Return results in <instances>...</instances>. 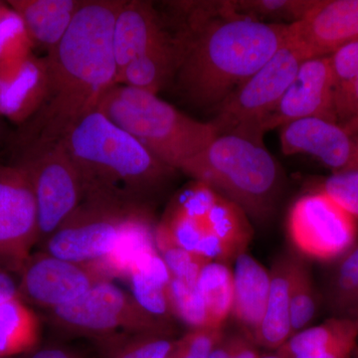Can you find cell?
Instances as JSON below:
<instances>
[{"mask_svg": "<svg viewBox=\"0 0 358 358\" xmlns=\"http://www.w3.org/2000/svg\"><path fill=\"white\" fill-rule=\"evenodd\" d=\"M124 1L86 0L63 39L47 52L44 101L21 124L15 147L64 140L117 84L113 28Z\"/></svg>", "mask_w": 358, "mask_h": 358, "instance_id": "6da1fadb", "label": "cell"}, {"mask_svg": "<svg viewBox=\"0 0 358 358\" xmlns=\"http://www.w3.org/2000/svg\"><path fill=\"white\" fill-rule=\"evenodd\" d=\"M199 20L180 37L183 54L176 76L190 103L217 110L281 48L289 24L240 15L230 6Z\"/></svg>", "mask_w": 358, "mask_h": 358, "instance_id": "7a4b0ae2", "label": "cell"}, {"mask_svg": "<svg viewBox=\"0 0 358 358\" xmlns=\"http://www.w3.org/2000/svg\"><path fill=\"white\" fill-rule=\"evenodd\" d=\"M63 141L81 178L84 199L148 207L176 171L99 110L84 117Z\"/></svg>", "mask_w": 358, "mask_h": 358, "instance_id": "3957f363", "label": "cell"}, {"mask_svg": "<svg viewBox=\"0 0 358 358\" xmlns=\"http://www.w3.org/2000/svg\"><path fill=\"white\" fill-rule=\"evenodd\" d=\"M180 171L234 202L259 222L273 215L281 192V169L263 141L240 134H218Z\"/></svg>", "mask_w": 358, "mask_h": 358, "instance_id": "277c9868", "label": "cell"}, {"mask_svg": "<svg viewBox=\"0 0 358 358\" xmlns=\"http://www.w3.org/2000/svg\"><path fill=\"white\" fill-rule=\"evenodd\" d=\"M96 110L174 171H180L218 136L211 122L196 121L159 96L126 85L113 86Z\"/></svg>", "mask_w": 358, "mask_h": 358, "instance_id": "5b68a950", "label": "cell"}, {"mask_svg": "<svg viewBox=\"0 0 358 358\" xmlns=\"http://www.w3.org/2000/svg\"><path fill=\"white\" fill-rule=\"evenodd\" d=\"M150 217L148 207L84 199L41 246L52 256L95 268L112 255L136 223Z\"/></svg>", "mask_w": 358, "mask_h": 358, "instance_id": "8992f818", "label": "cell"}, {"mask_svg": "<svg viewBox=\"0 0 358 358\" xmlns=\"http://www.w3.org/2000/svg\"><path fill=\"white\" fill-rule=\"evenodd\" d=\"M46 315L61 333L92 341L119 333L173 334V324L150 315L133 294L110 281L98 282L76 301Z\"/></svg>", "mask_w": 358, "mask_h": 358, "instance_id": "52a82bcc", "label": "cell"}, {"mask_svg": "<svg viewBox=\"0 0 358 358\" xmlns=\"http://www.w3.org/2000/svg\"><path fill=\"white\" fill-rule=\"evenodd\" d=\"M15 148L13 164L24 171L36 200L40 247L83 201V185L64 141Z\"/></svg>", "mask_w": 358, "mask_h": 358, "instance_id": "ba28073f", "label": "cell"}, {"mask_svg": "<svg viewBox=\"0 0 358 358\" xmlns=\"http://www.w3.org/2000/svg\"><path fill=\"white\" fill-rule=\"evenodd\" d=\"M306 59L288 33L277 53L218 108L211 122L218 134H236L262 141L263 122L277 107Z\"/></svg>", "mask_w": 358, "mask_h": 358, "instance_id": "9c48e42d", "label": "cell"}, {"mask_svg": "<svg viewBox=\"0 0 358 358\" xmlns=\"http://www.w3.org/2000/svg\"><path fill=\"white\" fill-rule=\"evenodd\" d=\"M287 231L299 253L319 262L341 260L358 242L357 219L320 189L294 202Z\"/></svg>", "mask_w": 358, "mask_h": 358, "instance_id": "30bf717a", "label": "cell"}, {"mask_svg": "<svg viewBox=\"0 0 358 358\" xmlns=\"http://www.w3.org/2000/svg\"><path fill=\"white\" fill-rule=\"evenodd\" d=\"M36 200L20 167L0 164V267L18 275L38 244Z\"/></svg>", "mask_w": 358, "mask_h": 358, "instance_id": "8fae6325", "label": "cell"}, {"mask_svg": "<svg viewBox=\"0 0 358 358\" xmlns=\"http://www.w3.org/2000/svg\"><path fill=\"white\" fill-rule=\"evenodd\" d=\"M17 279L21 300L46 312L76 301L98 282L110 281L91 266L70 262L40 250L26 260Z\"/></svg>", "mask_w": 358, "mask_h": 358, "instance_id": "7c38bea8", "label": "cell"}, {"mask_svg": "<svg viewBox=\"0 0 358 358\" xmlns=\"http://www.w3.org/2000/svg\"><path fill=\"white\" fill-rule=\"evenodd\" d=\"M308 117L338 122L329 57L306 59L275 110L261 127L262 134Z\"/></svg>", "mask_w": 358, "mask_h": 358, "instance_id": "4fadbf2b", "label": "cell"}, {"mask_svg": "<svg viewBox=\"0 0 358 358\" xmlns=\"http://www.w3.org/2000/svg\"><path fill=\"white\" fill-rule=\"evenodd\" d=\"M280 141L285 155H312L333 173L355 171L357 166L355 134L338 122L320 117L291 122L281 127Z\"/></svg>", "mask_w": 358, "mask_h": 358, "instance_id": "5bb4252c", "label": "cell"}, {"mask_svg": "<svg viewBox=\"0 0 358 358\" xmlns=\"http://www.w3.org/2000/svg\"><path fill=\"white\" fill-rule=\"evenodd\" d=\"M289 38L307 59L331 55L358 39V0H315L303 20L289 25Z\"/></svg>", "mask_w": 358, "mask_h": 358, "instance_id": "9a60e30c", "label": "cell"}, {"mask_svg": "<svg viewBox=\"0 0 358 358\" xmlns=\"http://www.w3.org/2000/svg\"><path fill=\"white\" fill-rule=\"evenodd\" d=\"M173 39L167 34L150 2L124 1L113 28V50L117 77L134 59Z\"/></svg>", "mask_w": 358, "mask_h": 358, "instance_id": "2e32d148", "label": "cell"}, {"mask_svg": "<svg viewBox=\"0 0 358 358\" xmlns=\"http://www.w3.org/2000/svg\"><path fill=\"white\" fill-rule=\"evenodd\" d=\"M47 88L44 58L29 56L20 64L0 69V115L25 124L43 103Z\"/></svg>", "mask_w": 358, "mask_h": 358, "instance_id": "e0dca14e", "label": "cell"}, {"mask_svg": "<svg viewBox=\"0 0 358 358\" xmlns=\"http://www.w3.org/2000/svg\"><path fill=\"white\" fill-rule=\"evenodd\" d=\"M234 293L231 315L242 334L254 339L262 322L270 293V273L256 259L243 253L235 259Z\"/></svg>", "mask_w": 358, "mask_h": 358, "instance_id": "ac0fdd59", "label": "cell"}, {"mask_svg": "<svg viewBox=\"0 0 358 358\" xmlns=\"http://www.w3.org/2000/svg\"><path fill=\"white\" fill-rule=\"evenodd\" d=\"M7 3L20 15L33 43L49 52L65 36L86 0H10Z\"/></svg>", "mask_w": 358, "mask_h": 358, "instance_id": "d6986e66", "label": "cell"}, {"mask_svg": "<svg viewBox=\"0 0 358 358\" xmlns=\"http://www.w3.org/2000/svg\"><path fill=\"white\" fill-rule=\"evenodd\" d=\"M289 272V255L280 257L271 268L267 307L254 339L258 348L277 352L292 336Z\"/></svg>", "mask_w": 358, "mask_h": 358, "instance_id": "ffe728a7", "label": "cell"}, {"mask_svg": "<svg viewBox=\"0 0 358 358\" xmlns=\"http://www.w3.org/2000/svg\"><path fill=\"white\" fill-rule=\"evenodd\" d=\"M127 278L134 300L157 319L171 324L173 315L169 300L171 275L157 249L141 256Z\"/></svg>", "mask_w": 358, "mask_h": 358, "instance_id": "44dd1931", "label": "cell"}, {"mask_svg": "<svg viewBox=\"0 0 358 358\" xmlns=\"http://www.w3.org/2000/svg\"><path fill=\"white\" fill-rule=\"evenodd\" d=\"M182 54L180 37L155 47L131 61L117 77V84L157 95L176 77Z\"/></svg>", "mask_w": 358, "mask_h": 358, "instance_id": "7402d4cb", "label": "cell"}, {"mask_svg": "<svg viewBox=\"0 0 358 358\" xmlns=\"http://www.w3.org/2000/svg\"><path fill=\"white\" fill-rule=\"evenodd\" d=\"M38 315L20 296L0 303V358L29 355L38 348Z\"/></svg>", "mask_w": 358, "mask_h": 358, "instance_id": "603a6c76", "label": "cell"}, {"mask_svg": "<svg viewBox=\"0 0 358 358\" xmlns=\"http://www.w3.org/2000/svg\"><path fill=\"white\" fill-rule=\"evenodd\" d=\"M353 338L358 339V315H334L322 324L294 334L275 353L294 358Z\"/></svg>", "mask_w": 358, "mask_h": 358, "instance_id": "cb8c5ba5", "label": "cell"}, {"mask_svg": "<svg viewBox=\"0 0 358 358\" xmlns=\"http://www.w3.org/2000/svg\"><path fill=\"white\" fill-rule=\"evenodd\" d=\"M197 289L208 313L212 329H223L231 315L234 293L233 271L226 264H207L200 273Z\"/></svg>", "mask_w": 358, "mask_h": 358, "instance_id": "d4e9b609", "label": "cell"}, {"mask_svg": "<svg viewBox=\"0 0 358 358\" xmlns=\"http://www.w3.org/2000/svg\"><path fill=\"white\" fill-rule=\"evenodd\" d=\"M93 341L102 358H166L174 339L164 334L119 333Z\"/></svg>", "mask_w": 358, "mask_h": 358, "instance_id": "484cf974", "label": "cell"}, {"mask_svg": "<svg viewBox=\"0 0 358 358\" xmlns=\"http://www.w3.org/2000/svg\"><path fill=\"white\" fill-rule=\"evenodd\" d=\"M207 228L235 257L246 253L253 229L246 212L234 202L218 195L207 217Z\"/></svg>", "mask_w": 358, "mask_h": 358, "instance_id": "4316f807", "label": "cell"}, {"mask_svg": "<svg viewBox=\"0 0 358 358\" xmlns=\"http://www.w3.org/2000/svg\"><path fill=\"white\" fill-rule=\"evenodd\" d=\"M289 296L293 336L312 324L319 307L310 268L299 256L289 255Z\"/></svg>", "mask_w": 358, "mask_h": 358, "instance_id": "83f0119b", "label": "cell"}, {"mask_svg": "<svg viewBox=\"0 0 358 358\" xmlns=\"http://www.w3.org/2000/svg\"><path fill=\"white\" fill-rule=\"evenodd\" d=\"M327 301L334 315H358V244L339 260L329 280Z\"/></svg>", "mask_w": 358, "mask_h": 358, "instance_id": "f1b7e54d", "label": "cell"}, {"mask_svg": "<svg viewBox=\"0 0 358 358\" xmlns=\"http://www.w3.org/2000/svg\"><path fill=\"white\" fill-rule=\"evenodd\" d=\"M169 300L173 317L185 322L190 329H212L197 284L171 278Z\"/></svg>", "mask_w": 358, "mask_h": 358, "instance_id": "f546056e", "label": "cell"}, {"mask_svg": "<svg viewBox=\"0 0 358 358\" xmlns=\"http://www.w3.org/2000/svg\"><path fill=\"white\" fill-rule=\"evenodd\" d=\"M33 45L20 15L8 7L0 18V69L23 62L32 55Z\"/></svg>", "mask_w": 358, "mask_h": 358, "instance_id": "4dcf8cb0", "label": "cell"}, {"mask_svg": "<svg viewBox=\"0 0 358 358\" xmlns=\"http://www.w3.org/2000/svg\"><path fill=\"white\" fill-rule=\"evenodd\" d=\"M315 0H244L232 1L234 13L254 20H289V24L305 17Z\"/></svg>", "mask_w": 358, "mask_h": 358, "instance_id": "1f68e13d", "label": "cell"}, {"mask_svg": "<svg viewBox=\"0 0 358 358\" xmlns=\"http://www.w3.org/2000/svg\"><path fill=\"white\" fill-rule=\"evenodd\" d=\"M171 278L196 285L200 273L210 263L203 257L173 244L157 247Z\"/></svg>", "mask_w": 358, "mask_h": 358, "instance_id": "d6a6232c", "label": "cell"}, {"mask_svg": "<svg viewBox=\"0 0 358 358\" xmlns=\"http://www.w3.org/2000/svg\"><path fill=\"white\" fill-rule=\"evenodd\" d=\"M218 194L204 183L195 181L176 197L169 209L201 223H207L209 212Z\"/></svg>", "mask_w": 358, "mask_h": 358, "instance_id": "836d02e7", "label": "cell"}, {"mask_svg": "<svg viewBox=\"0 0 358 358\" xmlns=\"http://www.w3.org/2000/svg\"><path fill=\"white\" fill-rule=\"evenodd\" d=\"M223 334V329H190L180 338L174 339L166 358H209Z\"/></svg>", "mask_w": 358, "mask_h": 358, "instance_id": "e575fe53", "label": "cell"}, {"mask_svg": "<svg viewBox=\"0 0 358 358\" xmlns=\"http://www.w3.org/2000/svg\"><path fill=\"white\" fill-rule=\"evenodd\" d=\"M320 190L358 221V169L331 174Z\"/></svg>", "mask_w": 358, "mask_h": 358, "instance_id": "d590c367", "label": "cell"}, {"mask_svg": "<svg viewBox=\"0 0 358 358\" xmlns=\"http://www.w3.org/2000/svg\"><path fill=\"white\" fill-rule=\"evenodd\" d=\"M327 57L334 89L358 76V39L343 45Z\"/></svg>", "mask_w": 358, "mask_h": 358, "instance_id": "8d00e7d4", "label": "cell"}, {"mask_svg": "<svg viewBox=\"0 0 358 358\" xmlns=\"http://www.w3.org/2000/svg\"><path fill=\"white\" fill-rule=\"evenodd\" d=\"M334 110L338 124H348L358 117V76L334 89Z\"/></svg>", "mask_w": 358, "mask_h": 358, "instance_id": "74e56055", "label": "cell"}, {"mask_svg": "<svg viewBox=\"0 0 358 358\" xmlns=\"http://www.w3.org/2000/svg\"><path fill=\"white\" fill-rule=\"evenodd\" d=\"M357 341L358 339H348L324 350L306 353L294 358H350L357 348Z\"/></svg>", "mask_w": 358, "mask_h": 358, "instance_id": "f35d334b", "label": "cell"}, {"mask_svg": "<svg viewBox=\"0 0 358 358\" xmlns=\"http://www.w3.org/2000/svg\"><path fill=\"white\" fill-rule=\"evenodd\" d=\"M17 296H20L17 275L0 267V303Z\"/></svg>", "mask_w": 358, "mask_h": 358, "instance_id": "ab89813d", "label": "cell"}, {"mask_svg": "<svg viewBox=\"0 0 358 358\" xmlns=\"http://www.w3.org/2000/svg\"><path fill=\"white\" fill-rule=\"evenodd\" d=\"M27 358H82L77 353L64 348L58 346H46L43 348H37L35 352L30 353Z\"/></svg>", "mask_w": 358, "mask_h": 358, "instance_id": "60d3db41", "label": "cell"}, {"mask_svg": "<svg viewBox=\"0 0 358 358\" xmlns=\"http://www.w3.org/2000/svg\"><path fill=\"white\" fill-rule=\"evenodd\" d=\"M209 358H232L227 336L223 334L222 338L218 341L217 345L214 346Z\"/></svg>", "mask_w": 358, "mask_h": 358, "instance_id": "b9f144b4", "label": "cell"}, {"mask_svg": "<svg viewBox=\"0 0 358 358\" xmlns=\"http://www.w3.org/2000/svg\"><path fill=\"white\" fill-rule=\"evenodd\" d=\"M7 8H8V6L2 3V2H0V18H1L2 15H3V14L6 13Z\"/></svg>", "mask_w": 358, "mask_h": 358, "instance_id": "7bdbcfd3", "label": "cell"}, {"mask_svg": "<svg viewBox=\"0 0 358 358\" xmlns=\"http://www.w3.org/2000/svg\"><path fill=\"white\" fill-rule=\"evenodd\" d=\"M260 358H284V357H280L279 355H277V353H275V355H267V357H261Z\"/></svg>", "mask_w": 358, "mask_h": 358, "instance_id": "ee69618b", "label": "cell"}, {"mask_svg": "<svg viewBox=\"0 0 358 358\" xmlns=\"http://www.w3.org/2000/svg\"><path fill=\"white\" fill-rule=\"evenodd\" d=\"M357 358H358V357H357Z\"/></svg>", "mask_w": 358, "mask_h": 358, "instance_id": "f6af8a7d", "label": "cell"}]
</instances>
